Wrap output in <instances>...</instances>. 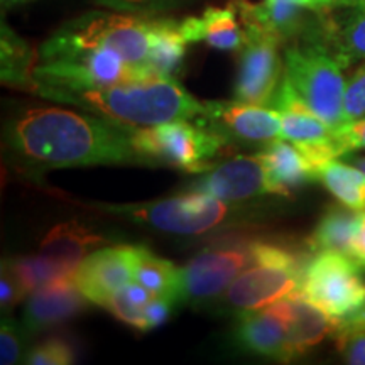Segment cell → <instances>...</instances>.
Listing matches in <instances>:
<instances>
[{
	"label": "cell",
	"mask_w": 365,
	"mask_h": 365,
	"mask_svg": "<svg viewBox=\"0 0 365 365\" xmlns=\"http://www.w3.org/2000/svg\"><path fill=\"white\" fill-rule=\"evenodd\" d=\"M350 163L354 164V166H357L359 170H362L365 173V156H350Z\"/></svg>",
	"instance_id": "cell-42"
},
{
	"label": "cell",
	"mask_w": 365,
	"mask_h": 365,
	"mask_svg": "<svg viewBox=\"0 0 365 365\" xmlns=\"http://www.w3.org/2000/svg\"><path fill=\"white\" fill-rule=\"evenodd\" d=\"M86 207L175 235L207 234L225 225L237 213L234 203L196 193L145 203H88Z\"/></svg>",
	"instance_id": "cell-5"
},
{
	"label": "cell",
	"mask_w": 365,
	"mask_h": 365,
	"mask_svg": "<svg viewBox=\"0 0 365 365\" xmlns=\"http://www.w3.org/2000/svg\"><path fill=\"white\" fill-rule=\"evenodd\" d=\"M235 340L240 349L250 354L279 360V362L293 360L284 322L271 307L239 313Z\"/></svg>",
	"instance_id": "cell-19"
},
{
	"label": "cell",
	"mask_w": 365,
	"mask_h": 365,
	"mask_svg": "<svg viewBox=\"0 0 365 365\" xmlns=\"http://www.w3.org/2000/svg\"><path fill=\"white\" fill-rule=\"evenodd\" d=\"M132 143L145 166H168L186 173H205L210 159L225 148V143L195 120L166 122L132 130Z\"/></svg>",
	"instance_id": "cell-7"
},
{
	"label": "cell",
	"mask_w": 365,
	"mask_h": 365,
	"mask_svg": "<svg viewBox=\"0 0 365 365\" xmlns=\"http://www.w3.org/2000/svg\"><path fill=\"white\" fill-rule=\"evenodd\" d=\"M9 266L16 272L17 279L21 281L22 287H24L26 294L29 296L33 291L39 289L41 286L48 284L53 279L58 277H68L63 276L61 269L54 264L51 259L46 257L44 254L36 255H24V257L7 259Z\"/></svg>",
	"instance_id": "cell-30"
},
{
	"label": "cell",
	"mask_w": 365,
	"mask_h": 365,
	"mask_svg": "<svg viewBox=\"0 0 365 365\" xmlns=\"http://www.w3.org/2000/svg\"><path fill=\"white\" fill-rule=\"evenodd\" d=\"M153 296L154 294L149 289H145L143 284L130 281L129 284L118 289L115 294H112L107 299V303L103 304V308L108 313H112L117 319L124 322L125 325L135 328L139 331H145L144 308L153 299Z\"/></svg>",
	"instance_id": "cell-29"
},
{
	"label": "cell",
	"mask_w": 365,
	"mask_h": 365,
	"mask_svg": "<svg viewBox=\"0 0 365 365\" xmlns=\"http://www.w3.org/2000/svg\"><path fill=\"white\" fill-rule=\"evenodd\" d=\"M6 145L33 176L63 168L145 164L132 143V129L59 107L17 113L6 129Z\"/></svg>",
	"instance_id": "cell-1"
},
{
	"label": "cell",
	"mask_w": 365,
	"mask_h": 365,
	"mask_svg": "<svg viewBox=\"0 0 365 365\" xmlns=\"http://www.w3.org/2000/svg\"><path fill=\"white\" fill-rule=\"evenodd\" d=\"M38 54L11 26L2 21L0 33V78L11 88L34 93V70Z\"/></svg>",
	"instance_id": "cell-24"
},
{
	"label": "cell",
	"mask_w": 365,
	"mask_h": 365,
	"mask_svg": "<svg viewBox=\"0 0 365 365\" xmlns=\"http://www.w3.org/2000/svg\"><path fill=\"white\" fill-rule=\"evenodd\" d=\"M293 2L299 4V6L303 7L312 9L314 12L325 14V12L335 11V9L350 6V4H354L355 0H293Z\"/></svg>",
	"instance_id": "cell-40"
},
{
	"label": "cell",
	"mask_w": 365,
	"mask_h": 365,
	"mask_svg": "<svg viewBox=\"0 0 365 365\" xmlns=\"http://www.w3.org/2000/svg\"><path fill=\"white\" fill-rule=\"evenodd\" d=\"M34 2V0H2V7H12V6H22V4Z\"/></svg>",
	"instance_id": "cell-43"
},
{
	"label": "cell",
	"mask_w": 365,
	"mask_h": 365,
	"mask_svg": "<svg viewBox=\"0 0 365 365\" xmlns=\"http://www.w3.org/2000/svg\"><path fill=\"white\" fill-rule=\"evenodd\" d=\"M245 44L240 51L239 73L234 88L235 100L269 107L284 76V48L276 36L252 22H242Z\"/></svg>",
	"instance_id": "cell-11"
},
{
	"label": "cell",
	"mask_w": 365,
	"mask_h": 365,
	"mask_svg": "<svg viewBox=\"0 0 365 365\" xmlns=\"http://www.w3.org/2000/svg\"><path fill=\"white\" fill-rule=\"evenodd\" d=\"M317 181L345 207L364 212L365 210V173L354 164L340 163L336 159L318 164L314 171Z\"/></svg>",
	"instance_id": "cell-27"
},
{
	"label": "cell",
	"mask_w": 365,
	"mask_h": 365,
	"mask_svg": "<svg viewBox=\"0 0 365 365\" xmlns=\"http://www.w3.org/2000/svg\"><path fill=\"white\" fill-rule=\"evenodd\" d=\"M26 291L16 272L9 266L7 261H2V274H0V304L2 309H11L26 298Z\"/></svg>",
	"instance_id": "cell-37"
},
{
	"label": "cell",
	"mask_w": 365,
	"mask_h": 365,
	"mask_svg": "<svg viewBox=\"0 0 365 365\" xmlns=\"http://www.w3.org/2000/svg\"><path fill=\"white\" fill-rule=\"evenodd\" d=\"M282 318L287 331L291 357H301L331 336L335 319L304 298L299 291L269 304Z\"/></svg>",
	"instance_id": "cell-18"
},
{
	"label": "cell",
	"mask_w": 365,
	"mask_h": 365,
	"mask_svg": "<svg viewBox=\"0 0 365 365\" xmlns=\"http://www.w3.org/2000/svg\"><path fill=\"white\" fill-rule=\"evenodd\" d=\"M362 271L345 254H314L304 266L299 293L328 317L340 319L365 303Z\"/></svg>",
	"instance_id": "cell-10"
},
{
	"label": "cell",
	"mask_w": 365,
	"mask_h": 365,
	"mask_svg": "<svg viewBox=\"0 0 365 365\" xmlns=\"http://www.w3.org/2000/svg\"><path fill=\"white\" fill-rule=\"evenodd\" d=\"M88 303L73 276L58 277L27 296L22 327L27 333L48 330L85 312Z\"/></svg>",
	"instance_id": "cell-17"
},
{
	"label": "cell",
	"mask_w": 365,
	"mask_h": 365,
	"mask_svg": "<svg viewBox=\"0 0 365 365\" xmlns=\"http://www.w3.org/2000/svg\"><path fill=\"white\" fill-rule=\"evenodd\" d=\"M345 117L346 122L365 117V61L346 80Z\"/></svg>",
	"instance_id": "cell-36"
},
{
	"label": "cell",
	"mask_w": 365,
	"mask_h": 365,
	"mask_svg": "<svg viewBox=\"0 0 365 365\" xmlns=\"http://www.w3.org/2000/svg\"><path fill=\"white\" fill-rule=\"evenodd\" d=\"M240 22H252L276 36L282 46L322 44L325 38V14L299 6L293 0H230Z\"/></svg>",
	"instance_id": "cell-13"
},
{
	"label": "cell",
	"mask_w": 365,
	"mask_h": 365,
	"mask_svg": "<svg viewBox=\"0 0 365 365\" xmlns=\"http://www.w3.org/2000/svg\"><path fill=\"white\" fill-rule=\"evenodd\" d=\"M254 239L225 240L196 254L180 267L176 304H210L225 293L239 274L254 261Z\"/></svg>",
	"instance_id": "cell-9"
},
{
	"label": "cell",
	"mask_w": 365,
	"mask_h": 365,
	"mask_svg": "<svg viewBox=\"0 0 365 365\" xmlns=\"http://www.w3.org/2000/svg\"><path fill=\"white\" fill-rule=\"evenodd\" d=\"M148 78L156 76L130 66L110 49L78 43L58 29L38 51L34 93L48 98L58 91L102 88Z\"/></svg>",
	"instance_id": "cell-3"
},
{
	"label": "cell",
	"mask_w": 365,
	"mask_h": 365,
	"mask_svg": "<svg viewBox=\"0 0 365 365\" xmlns=\"http://www.w3.org/2000/svg\"><path fill=\"white\" fill-rule=\"evenodd\" d=\"M185 193L212 196L227 203H240L269 195L261 158L257 154L227 159L186 186Z\"/></svg>",
	"instance_id": "cell-15"
},
{
	"label": "cell",
	"mask_w": 365,
	"mask_h": 365,
	"mask_svg": "<svg viewBox=\"0 0 365 365\" xmlns=\"http://www.w3.org/2000/svg\"><path fill=\"white\" fill-rule=\"evenodd\" d=\"M73 281L91 304L103 308L112 294L134 281L132 245H115L90 252L76 267Z\"/></svg>",
	"instance_id": "cell-16"
},
{
	"label": "cell",
	"mask_w": 365,
	"mask_h": 365,
	"mask_svg": "<svg viewBox=\"0 0 365 365\" xmlns=\"http://www.w3.org/2000/svg\"><path fill=\"white\" fill-rule=\"evenodd\" d=\"M323 46L344 70L365 61V0L325 12Z\"/></svg>",
	"instance_id": "cell-21"
},
{
	"label": "cell",
	"mask_w": 365,
	"mask_h": 365,
	"mask_svg": "<svg viewBox=\"0 0 365 365\" xmlns=\"http://www.w3.org/2000/svg\"><path fill=\"white\" fill-rule=\"evenodd\" d=\"M331 336L346 364L365 365V328H333Z\"/></svg>",
	"instance_id": "cell-32"
},
{
	"label": "cell",
	"mask_w": 365,
	"mask_h": 365,
	"mask_svg": "<svg viewBox=\"0 0 365 365\" xmlns=\"http://www.w3.org/2000/svg\"><path fill=\"white\" fill-rule=\"evenodd\" d=\"M75 349L63 339H48L36 345L26 355L24 364L31 365H70L75 362Z\"/></svg>",
	"instance_id": "cell-31"
},
{
	"label": "cell",
	"mask_w": 365,
	"mask_h": 365,
	"mask_svg": "<svg viewBox=\"0 0 365 365\" xmlns=\"http://www.w3.org/2000/svg\"><path fill=\"white\" fill-rule=\"evenodd\" d=\"M188 44L181 33V21L171 17H156L149 51V68L154 75L176 78Z\"/></svg>",
	"instance_id": "cell-26"
},
{
	"label": "cell",
	"mask_w": 365,
	"mask_h": 365,
	"mask_svg": "<svg viewBox=\"0 0 365 365\" xmlns=\"http://www.w3.org/2000/svg\"><path fill=\"white\" fill-rule=\"evenodd\" d=\"M259 158L266 173L269 195L289 196L303 185L317 181L314 166L307 154L293 143H284V139L264 145Z\"/></svg>",
	"instance_id": "cell-20"
},
{
	"label": "cell",
	"mask_w": 365,
	"mask_h": 365,
	"mask_svg": "<svg viewBox=\"0 0 365 365\" xmlns=\"http://www.w3.org/2000/svg\"><path fill=\"white\" fill-rule=\"evenodd\" d=\"M349 257L365 271V210L362 212V217H360L359 228L355 232L352 244H350Z\"/></svg>",
	"instance_id": "cell-39"
},
{
	"label": "cell",
	"mask_w": 365,
	"mask_h": 365,
	"mask_svg": "<svg viewBox=\"0 0 365 365\" xmlns=\"http://www.w3.org/2000/svg\"><path fill=\"white\" fill-rule=\"evenodd\" d=\"M46 100L75 105L132 130L175 120H195L205 110V102L195 98L176 78L168 76L102 88L58 91Z\"/></svg>",
	"instance_id": "cell-2"
},
{
	"label": "cell",
	"mask_w": 365,
	"mask_h": 365,
	"mask_svg": "<svg viewBox=\"0 0 365 365\" xmlns=\"http://www.w3.org/2000/svg\"><path fill=\"white\" fill-rule=\"evenodd\" d=\"M156 17L125 12H86L59 27L61 33L83 44L110 49L130 66L156 76L149 68Z\"/></svg>",
	"instance_id": "cell-8"
},
{
	"label": "cell",
	"mask_w": 365,
	"mask_h": 365,
	"mask_svg": "<svg viewBox=\"0 0 365 365\" xmlns=\"http://www.w3.org/2000/svg\"><path fill=\"white\" fill-rule=\"evenodd\" d=\"M26 328L14 322L12 318L4 317L0 327V364L12 365L21 362L22 349H24Z\"/></svg>",
	"instance_id": "cell-33"
},
{
	"label": "cell",
	"mask_w": 365,
	"mask_h": 365,
	"mask_svg": "<svg viewBox=\"0 0 365 365\" xmlns=\"http://www.w3.org/2000/svg\"><path fill=\"white\" fill-rule=\"evenodd\" d=\"M362 212L345 205H333L319 218L308 239V249L313 255L322 252H339L349 255L350 244L357 232Z\"/></svg>",
	"instance_id": "cell-25"
},
{
	"label": "cell",
	"mask_w": 365,
	"mask_h": 365,
	"mask_svg": "<svg viewBox=\"0 0 365 365\" xmlns=\"http://www.w3.org/2000/svg\"><path fill=\"white\" fill-rule=\"evenodd\" d=\"M107 244L103 235L76 222L59 223L46 234L39 252L61 269L63 276H73L81 261L98 245Z\"/></svg>",
	"instance_id": "cell-23"
},
{
	"label": "cell",
	"mask_w": 365,
	"mask_h": 365,
	"mask_svg": "<svg viewBox=\"0 0 365 365\" xmlns=\"http://www.w3.org/2000/svg\"><path fill=\"white\" fill-rule=\"evenodd\" d=\"M181 33L188 43H207L220 51H242L245 44V29L230 4L186 17L181 21Z\"/></svg>",
	"instance_id": "cell-22"
},
{
	"label": "cell",
	"mask_w": 365,
	"mask_h": 365,
	"mask_svg": "<svg viewBox=\"0 0 365 365\" xmlns=\"http://www.w3.org/2000/svg\"><path fill=\"white\" fill-rule=\"evenodd\" d=\"M269 107L279 112L282 122V139L291 140L307 154L317 171L318 164L336 158L333 148V132L335 129L322 120L299 97L298 91L282 76V81Z\"/></svg>",
	"instance_id": "cell-14"
},
{
	"label": "cell",
	"mask_w": 365,
	"mask_h": 365,
	"mask_svg": "<svg viewBox=\"0 0 365 365\" xmlns=\"http://www.w3.org/2000/svg\"><path fill=\"white\" fill-rule=\"evenodd\" d=\"M333 148L336 158L350 156L355 150L365 149V117L345 122L333 132Z\"/></svg>",
	"instance_id": "cell-34"
},
{
	"label": "cell",
	"mask_w": 365,
	"mask_h": 365,
	"mask_svg": "<svg viewBox=\"0 0 365 365\" xmlns=\"http://www.w3.org/2000/svg\"><path fill=\"white\" fill-rule=\"evenodd\" d=\"M307 262L279 244L255 240L252 264L235 277L213 304L234 313L266 308L299 291Z\"/></svg>",
	"instance_id": "cell-4"
},
{
	"label": "cell",
	"mask_w": 365,
	"mask_h": 365,
	"mask_svg": "<svg viewBox=\"0 0 365 365\" xmlns=\"http://www.w3.org/2000/svg\"><path fill=\"white\" fill-rule=\"evenodd\" d=\"M182 2L185 0H95V4L102 7H108L115 12L137 14V16H153L180 6Z\"/></svg>",
	"instance_id": "cell-35"
},
{
	"label": "cell",
	"mask_w": 365,
	"mask_h": 365,
	"mask_svg": "<svg viewBox=\"0 0 365 365\" xmlns=\"http://www.w3.org/2000/svg\"><path fill=\"white\" fill-rule=\"evenodd\" d=\"M335 328H365V303L346 317L335 319Z\"/></svg>",
	"instance_id": "cell-41"
},
{
	"label": "cell",
	"mask_w": 365,
	"mask_h": 365,
	"mask_svg": "<svg viewBox=\"0 0 365 365\" xmlns=\"http://www.w3.org/2000/svg\"><path fill=\"white\" fill-rule=\"evenodd\" d=\"M195 122L217 134L225 144L267 145L282 139L279 112L239 100L205 102V110Z\"/></svg>",
	"instance_id": "cell-12"
},
{
	"label": "cell",
	"mask_w": 365,
	"mask_h": 365,
	"mask_svg": "<svg viewBox=\"0 0 365 365\" xmlns=\"http://www.w3.org/2000/svg\"><path fill=\"white\" fill-rule=\"evenodd\" d=\"M176 307V303L168 296H153V299L145 304L144 308V328L145 331L154 330V328L161 327L163 323L168 322V318L171 317L173 308Z\"/></svg>",
	"instance_id": "cell-38"
},
{
	"label": "cell",
	"mask_w": 365,
	"mask_h": 365,
	"mask_svg": "<svg viewBox=\"0 0 365 365\" xmlns=\"http://www.w3.org/2000/svg\"><path fill=\"white\" fill-rule=\"evenodd\" d=\"M284 75L303 102L328 125L346 122L344 68L322 44H287L282 51Z\"/></svg>",
	"instance_id": "cell-6"
},
{
	"label": "cell",
	"mask_w": 365,
	"mask_h": 365,
	"mask_svg": "<svg viewBox=\"0 0 365 365\" xmlns=\"http://www.w3.org/2000/svg\"><path fill=\"white\" fill-rule=\"evenodd\" d=\"M132 252H134V281L143 284L153 294L168 296L175 301L180 267H176L168 259L159 257L144 245H132Z\"/></svg>",
	"instance_id": "cell-28"
}]
</instances>
